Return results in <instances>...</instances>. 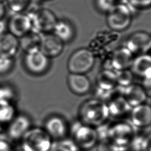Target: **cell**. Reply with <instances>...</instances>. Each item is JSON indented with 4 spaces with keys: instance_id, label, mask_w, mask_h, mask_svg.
<instances>
[{
    "instance_id": "obj_22",
    "label": "cell",
    "mask_w": 151,
    "mask_h": 151,
    "mask_svg": "<svg viewBox=\"0 0 151 151\" xmlns=\"http://www.w3.org/2000/svg\"><path fill=\"white\" fill-rule=\"evenodd\" d=\"M42 34L31 30L19 40V48L25 53L40 50Z\"/></svg>"
},
{
    "instance_id": "obj_17",
    "label": "cell",
    "mask_w": 151,
    "mask_h": 151,
    "mask_svg": "<svg viewBox=\"0 0 151 151\" xmlns=\"http://www.w3.org/2000/svg\"><path fill=\"white\" fill-rule=\"evenodd\" d=\"M44 129L52 139L57 140L64 138L68 130L65 120L57 116H51L46 120Z\"/></svg>"
},
{
    "instance_id": "obj_3",
    "label": "cell",
    "mask_w": 151,
    "mask_h": 151,
    "mask_svg": "<svg viewBox=\"0 0 151 151\" xmlns=\"http://www.w3.org/2000/svg\"><path fill=\"white\" fill-rule=\"evenodd\" d=\"M21 139L24 151H50L53 142L45 129L40 127L30 128Z\"/></svg>"
},
{
    "instance_id": "obj_4",
    "label": "cell",
    "mask_w": 151,
    "mask_h": 151,
    "mask_svg": "<svg viewBox=\"0 0 151 151\" xmlns=\"http://www.w3.org/2000/svg\"><path fill=\"white\" fill-rule=\"evenodd\" d=\"M136 127L131 123L117 121L108 124L107 139L124 149L129 145L136 134Z\"/></svg>"
},
{
    "instance_id": "obj_6",
    "label": "cell",
    "mask_w": 151,
    "mask_h": 151,
    "mask_svg": "<svg viewBox=\"0 0 151 151\" xmlns=\"http://www.w3.org/2000/svg\"><path fill=\"white\" fill-rule=\"evenodd\" d=\"M96 57L89 48L76 50L69 57L67 69L70 73L85 74L94 66Z\"/></svg>"
},
{
    "instance_id": "obj_2",
    "label": "cell",
    "mask_w": 151,
    "mask_h": 151,
    "mask_svg": "<svg viewBox=\"0 0 151 151\" xmlns=\"http://www.w3.org/2000/svg\"><path fill=\"white\" fill-rule=\"evenodd\" d=\"M124 0L116 3L113 8L106 14L107 26L113 31L120 32L126 29L131 24L132 7Z\"/></svg>"
},
{
    "instance_id": "obj_10",
    "label": "cell",
    "mask_w": 151,
    "mask_h": 151,
    "mask_svg": "<svg viewBox=\"0 0 151 151\" xmlns=\"http://www.w3.org/2000/svg\"><path fill=\"white\" fill-rule=\"evenodd\" d=\"M24 61L27 70L35 74L44 73L49 65V58L40 50L25 53Z\"/></svg>"
},
{
    "instance_id": "obj_19",
    "label": "cell",
    "mask_w": 151,
    "mask_h": 151,
    "mask_svg": "<svg viewBox=\"0 0 151 151\" xmlns=\"http://www.w3.org/2000/svg\"><path fill=\"white\" fill-rule=\"evenodd\" d=\"M130 70L133 74L141 78H151V58L149 54L138 55L133 58L130 66Z\"/></svg>"
},
{
    "instance_id": "obj_21",
    "label": "cell",
    "mask_w": 151,
    "mask_h": 151,
    "mask_svg": "<svg viewBox=\"0 0 151 151\" xmlns=\"http://www.w3.org/2000/svg\"><path fill=\"white\" fill-rule=\"evenodd\" d=\"M96 83L97 88L100 90L104 91L113 90L117 86L116 71L103 68L97 76Z\"/></svg>"
},
{
    "instance_id": "obj_41",
    "label": "cell",
    "mask_w": 151,
    "mask_h": 151,
    "mask_svg": "<svg viewBox=\"0 0 151 151\" xmlns=\"http://www.w3.org/2000/svg\"><path fill=\"white\" fill-rule=\"evenodd\" d=\"M19 151H24V150H19Z\"/></svg>"
},
{
    "instance_id": "obj_12",
    "label": "cell",
    "mask_w": 151,
    "mask_h": 151,
    "mask_svg": "<svg viewBox=\"0 0 151 151\" xmlns=\"http://www.w3.org/2000/svg\"><path fill=\"white\" fill-rule=\"evenodd\" d=\"M130 123L136 128L145 129L151 123V108L146 103L132 108L129 113Z\"/></svg>"
},
{
    "instance_id": "obj_14",
    "label": "cell",
    "mask_w": 151,
    "mask_h": 151,
    "mask_svg": "<svg viewBox=\"0 0 151 151\" xmlns=\"http://www.w3.org/2000/svg\"><path fill=\"white\" fill-rule=\"evenodd\" d=\"M64 42L53 33L42 34L40 50L47 57L60 55L63 50Z\"/></svg>"
},
{
    "instance_id": "obj_11",
    "label": "cell",
    "mask_w": 151,
    "mask_h": 151,
    "mask_svg": "<svg viewBox=\"0 0 151 151\" xmlns=\"http://www.w3.org/2000/svg\"><path fill=\"white\" fill-rule=\"evenodd\" d=\"M8 28L9 32L20 38L32 29L29 17L23 12L15 13L8 21Z\"/></svg>"
},
{
    "instance_id": "obj_20",
    "label": "cell",
    "mask_w": 151,
    "mask_h": 151,
    "mask_svg": "<svg viewBox=\"0 0 151 151\" xmlns=\"http://www.w3.org/2000/svg\"><path fill=\"white\" fill-rule=\"evenodd\" d=\"M67 81L70 90L78 95L86 94L91 88V82L84 74L70 73Z\"/></svg>"
},
{
    "instance_id": "obj_31",
    "label": "cell",
    "mask_w": 151,
    "mask_h": 151,
    "mask_svg": "<svg viewBox=\"0 0 151 151\" xmlns=\"http://www.w3.org/2000/svg\"><path fill=\"white\" fill-rule=\"evenodd\" d=\"M14 65V58H0V75H4L10 72Z\"/></svg>"
},
{
    "instance_id": "obj_25",
    "label": "cell",
    "mask_w": 151,
    "mask_h": 151,
    "mask_svg": "<svg viewBox=\"0 0 151 151\" xmlns=\"http://www.w3.org/2000/svg\"><path fill=\"white\" fill-rule=\"evenodd\" d=\"M16 97L14 88L8 84L0 85V104H12Z\"/></svg>"
},
{
    "instance_id": "obj_36",
    "label": "cell",
    "mask_w": 151,
    "mask_h": 151,
    "mask_svg": "<svg viewBox=\"0 0 151 151\" xmlns=\"http://www.w3.org/2000/svg\"><path fill=\"white\" fill-rule=\"evenodd\" d=\"M4 29H5V24L1 20L0 21V35L4 32Z\"/></svg>"
},
{
    "instance_id": "obj_15",
    "label": "cell",
    "mask_w": 151,
    "mask_h": 151,
    "mask_svg": "<svg viewBox=\"0 0 151 151\" xmlns=\"http://www.w3.org/2000/svg\"><path fill=\"white\" fill-rule=\"evenodd\" d=\"M122 96L132 107L145 103L149 97L142 85L133 83L123 87Z\"/></svg>"
},
{
    "instance_id": "obj_13",
    "label": "cell",
    "mask_w": 151,
    "mask_h": 151,
    "mask_svg": "<svg viewBox=\"0 0 151 151\" xmlns=\"http://www.w3.org/2000/svg\"><path fill=\"white\" fill-rule=\"evenodd\" d=\"M31 124L30 119L25 114H19L14 117L6 130L8 137L12 140L21 139L31 128Z\"/></svg>"
},
{
    "instance_id": "obj_9",
    "label": "cell",
    "mask_w": 151,
    "mask_h": 151,
    "mask_svg": "<svg viewBox=\"0 0 151 151\" xmlns=\"http://www.w3.org/2000/svg\"><path fill=\"white\" fill-rule=\"evenodd\" d=\"M124 47L133 55L147 54L151 47V36L146 31H136L128 37Z\"/></svg>"
},
{
    "instance_id": "obj_5",
    "label": "cell",
    "mask_w": 151,
    "mask_h": 151,
    "mask_svg": "<svg viewBox=\"0 0 151 151\" xmlns=\"http://www.w3.org/2000/svg\"><path fill=\"white\" fill-rule=\"evenodd\" d=\"M72 140L77 147L83 150L93 148L99 142V137L96 128L76 122L71 127Z\"/></svg>"
},
{
    "instance_id": "obj_30",
    "label": "cell",
    "mask_w": 151,
    "mask_h": 151,
    "mask_svg": "<svg viewBox=\"0 0 151 151\" xmlns=\"http://www.w3.org/2000/svg\"><path fill=\"white\" fill-rule=\"evenodd\" d=\"M124 150L109 139L100 140L97 146V151H122Z\"/></svg>"
},
{
    "instance_id": "obj_28",
    "label": "cell",
    "mask_w": 151,
    "mask_h": 151,
    "mask_svg": "<svg viewBox=\"0 0 151 151\" xmlns=\"http://www.w3.org/2000/svg\"><path fill=\"white\" fill-rule=\"evenodd\" d=\"M32 0H8V4L10 9L15 13L22 12L30 5Z\"/></svg>"
},
{
    "instance_id": "obj_23",
    "label": "cell",
    "mask_w": 151,
    "mask_h": 151,
    "mask_svg": "<svg viewBox=\"0 0 151 151\" xmlns=\"http://www.w3.org/2000/svg\"><path fill=\"white\" fill-rule=\"evenodd\" d=\"M52 32L64 43L70 41L75 35L74 26L67 19L58 20Z\"/></svg>"
},
{
    "instance_id": "obj_33",
    "label": "cell",
    "mask_w": 151,
    "mask_h": 151,
    "mask_svg": "<svg viewBox=\"0 0 151 151\" xmlns=\"http://www.w3.org/2000/svg\"><path fill=\"white\" fill-rule=\"evenodd\" d=\"M0 151H12L11 146L6 140H0Z\"/></svg>"
},
{
    "instance_id": "obj_34",
    "label": "cell",
    "mask_w": 151,
    "mask_h": 151,
    "mask_svg": "<svg viewBox=\"0 0 151 151\" xmlns=\"http://www.w3.org/2000/svg\"><path fill=\"white\" fill-rule=\"evenodd\" d=\"M8 136L6 130H5L3 127L0 125V140H6Z\"/></svg>"
},
{
    "instance_id": "obj_37",
    "label": "cell",
    "mask_w": 151,
    "mask_h": 151,
    "mask_svg": "<svg viewBox=\"0 0 151 151\" xmlns=\"http://www.w3.org/2000/svg\"><path fill=\"white\" fill-rule=\"evenodd\" d=\"M115 1H119V2H120V1H123V0H114Z\"/></svg>"
},
{
    "instance_id": "obj_7",
    "label": "cell",
    "mask_w": 151,
    "mask_h": 151,
    "mask_svg": "<svg viewBox=\"0 0 151 151\" xmlns=\"http://www.w3.org/2000/svg\"><path fill=\"white\" fill-rule=\"evenodd\" d=\"M31 22V30L42 34L51 32L58 19L51 10L40 8L27 14Z\"/></svg>"
},
{
    "instance_id": "obj_38",
    "label": "cell",
    "mask_w": 151,
    "mask_h": 151,
    "mask_svg": "<svg viewBox=\"0 0 151 151\" xmlns=\"http://www.w3.org/2000/svg\"><path fill=\"white\" fill-rule=\"evenodd\" d=\"M4 0H0V2H2V1H4Z\"/></svg>"
},
{
    "instance_id": "obj_1",
    "label": "cell",
    "mask_w": 151,
    "mask_h": 151,
    "mask_svg": "<svg viewBox=\"0 0 151 151\" xmlns=\"http://www.w3.org/2000/svg\"><path fill=\"white\" fill-rule=\"evenodd\" d=\"M80 122L96 128L107 123L110 117L107 103L99 99L85 101L79 109Z\"/></svg>"
},
{
    "instance_id": "obj_26",
    "label": "cell",
    "mask_w": 151,
    "mask_h": 151,
    "mask_svg": "<svg viewBox=\"0 0 151 151\" xmlns=\"http://www.w3.org/2000/svg\"><path fill=\"white\" fill-rule=\"evenodd\" d=\"M116 74L117 85L122 87H126L132 84L133 74L130 69L115 71Z\"/></svg>"
},
{
    "instance_id": "obj_35",
    "label": "cell",
    "mask_w": 151,
    "mask_h": 151,
    "mask_svg": "<svg viewBox=\"0 0 151 151\" xmlns=\"http://www.w3.org/2000/svg\"><path fill=\"white\" fill-rule=\"evenodd\" d=\"M5 6L2 2H0V21L2 20V18L5 15Z\"/></svg>"
},
{
    "instance_id": "obj_40",
    "label": "cell",
    "mask_w": 151,
    "mask_h": 151,
    "mask_svg": "<svg viewBox=\"0 0 151 151\" xmlns=\"http://www.w3.org/2000/svg\"><path fill=\"white\" fill-rule=\"evenodd\" d=\"M122 151H127V150H124H124H122Z\"/></svg>"
},
{
    "instance_id": "obj_18",
    "label": "cell",
    "mask_w": 151,
    "mask_h": 151,
    "mask_svg": "<svg viewBox=\"0 0 151 151\" xmlns=\"http://www.w3.org/2000/svg\"><path fill=\"white\" fill-rule=\"evenodd\" d=\"M19 48L18 38L10 32L0 35V58H14Z\"/></svg>"
},
{
    "instance_id": "obj_8",
    "label": "cell",
    "mask_w": 151,
    "mask_h": 151,
    "mask_svg": "<svg viewBox=\"0 0 151 151\" xmlns=\"http://www.w3.org/2000/svg\"><path fill=\"white\" fill-rule=\"evenodd\" d=\"M134 55L125 47L111 51L103 60L104 68L114 71L129 69L132 64Z\"/></svg>"
},
{
    "instance_id": "obj_24",
    "label": "cell",
    "mask_w": 151,
    "mask_h": 151,
    "mask_svg": "<svg viewBox=\"0 0 151 151\" xmlns=\"http://www.w3.org/2000/svg\"><path fill=\"white\" fill-rule=\"evenodd\" d=\"M78 148L72 139H61L52 142L50 151H78Z\"/></svg>"
},
{
    "instance_id": "obj_29",
    "label": "cell",
    "mask_w": 151,
    "mask_h": 151,
    "mask_svg": "<svg viewBox=\"0 0 151 151\" xmlns=\"http://www.w3.org/2000/svg\"><path fill=\"white\" fill-rule=\"evenodd\" d=\"M114 0H94V5L97 9L101 12L107 14L116 4Z\"/></svg>"
},
{
    "instance_id": "obj_27",
    "label": "cell",
    "mask_w": 151,
    "mask_h": 151,
    "mask_svg": "<svg viewBox=\"0 0 151 151\" xmlns=\"http://www.w3.org/2000/svg\"><path fill=\"white\" fill-rule=\"evenodd\" d=\"M15 109L12 104H0V123L10 122L15 117Z\"/></svg>"
},
{
    "instance_id": "obj_16",
    "label": "cell",
    "mask_w": 151,
    "mask_h": 151,
    "mask_svg": "<svg viewBox=\"0 0 151 151\" xmlns=\"http://www.w3.org/2000/svg\"><path fill=\"white\" fill-rule=\"evenodd\" d=\"M106 103L110 116L114 118H122L129 114L132 108L123 97L122 93L116 94Z\"/></svg>"
},
{
    "instance_id": "obj_32",
    "label": "cell",
    "mask_w": 151,
    "mask_h": 151,
    "mask_svg": "<svg viewBox=\"0 0 151 151\" xmlns=\"http://www.w3.org/2000/svg\"><path fill=\"white\" fill-rule=\"evenodd\" d=\"M127 3L133 8L144 9L150 7L151 0H126Z\"/></svg>"
},
{
    "instance_id": "obj_39",
    "label": "cell",
    "mask_w": 151,
    "mask_h": 151,
    "mask_svg": "<svg viewBox=\"0 0 151 151\" xmlns=\"http://www.w3.org/2000/svg\"><path fill=\"white\" fill-rule=\"evenodd\" d=\"M40 1H51V0H40Z\"/></svg>"
}]
</instances>
